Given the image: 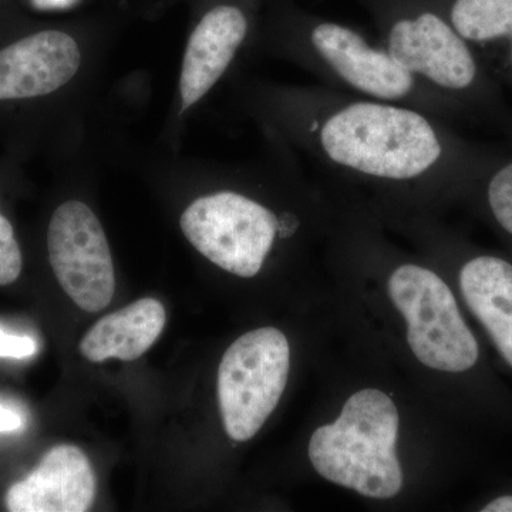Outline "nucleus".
Masks as SVG:
<instances>
[{"instance_id": "f257e3e1", "label": "nucleus", "mask_w": 512, "mask_h": 512, "mask_svg": "<svg viewBox=\"0 0 512 512\" xmlns=\"http://www.w3.org/2000/svg\"><path fill=\"white\" fill-rule=\"evenodd\" d=\"M284 107L286 127L313 165L376 187H473L504 151L416 107L326 86L295 90Z\"/></svg>"}, {"instance_id": "f03ea898", "label": "nucleus", "mask_w": 512, "mask_h": 512, "mask_svg": "<svg viewBox=\"0 0 512 512\" xmlns=\"http://www.w3.org/2000/svg\"><path fill=\"white\" fill-rule=\"evenodd\" d=\"M291 50L330 89L416 107L450 123L467 121L456 104L406 72L382 45H373L349 26L329 20L306 23Z\"/></svg>"}, {"instance_id": "7ed1b4c3", "label": "nucleus", "mask_w": 512, "mask_h": 512, "mask_svg": "<svg viewBox=\"0 0 512 512\" xmlns=\"http://www.w3.org/2000/svg\"><path fill=\"white\" fill-rule=\"evenodd\" d=\"M399 412L386 393L360 390L339 419L319 427L309 441V458L319 476L365 497L387 500L402 491L396 454Z\"/></svg>"}, {"instance_id": "20e7f679", "label": "nucleus", "mask_w": 512, "mask_h": 512, "mask_svg": "<svg viewBox=\"0 0 512 512\" xmlns=\"http://www.w3.org/2000/svg\"><path fill=\"white\" fill-rule=\"evenodd\" d=\"M237 191H220L192 202L180 225L192 247L229 274L254 278L276 238L285 237V214Z\"/></svg>"}, {"instance_id": "39448f33", "label": "nucleus", "mask_w": 512, "mask_h": 512, "mask_svg": "<svg viewBox=\"0 0 512 512\" xmlns=\"http://www.w3.org/2000/svg\"><path fill=\"white\" fill-rule=\"evenodd\" d=\"M389 295L406 319L410 349L424 366L458 373L476 365L477 340L436 272L416 264L397 266L389 278Z\"/></svg>"}, {"instance_id": "423d86ee", "label": "nucleus", "mask_w": 512, "mask_h": 512, "mask_svg": "<svg viewBox=\"0 0 512 512\" xmlns=\"http://www.w3.org/2000/svg\"><path fill=\"white\" fill-rule=\"evenodd\" d=\"M291 349L281 330L261 328L235 340L218 369V400L224 429L248 441L274 413L288 382Z\"/></svg>"}, {"instance_id": "0eeeda50", "label": "nucleus", "mask_w": 512, "mask_h": 512, "mask_svg": "<svg viewBox=\"0 0 512 512\" xmlns=\"http://www.w3.org/2000/svg\"><path fill=\"white\" fill-rule=\"evenodd\" d=\"M47 251L57 281L80 309L104 311L116 289L109 241L84 202L67 201L53 212Z\"/></svg>"}, {"instance_id": "6e6552de", "label": "nucleus", "mask_w": 512, "mask_h": 512, "mask_svg": "<svg viewBox=\"0 0 512 512\" xmlns=\"http://www.w3.org/2000/svg\"><path fill=\"white\" fill-rule=\"evenodd\" d=\"M82 55L72 36L45 30L0 49V101L35 99L66 86Z\"/></svg>"}, {"instance_id": "1a4fd4ad", "label": "nucleus", "mask_w": 512, "mask_h": 512, "mask_svg": "<svg viewBox=\"0 0 512 512\" xmlns=\"http://www.w3.org/2000/svg\"><path fill=\"white\" fill-rule=\"evenodd\" d=\"M96 490L89 458L79 447L63 444L9 488L6 507L10 512H84L92 508Z\"/></svg>"}, {"instance_id": "9d476101", "label": "nucleus", "mask_w": 512, "mask_h": 512, "mask_svg": "<svg viewBox=\"0 0 512 512\" xmlns=\"http://www.w3.org/2000/svg\"><path fill=\"white\" fill-rule=\"evenodd\" d=\"M247 16L237 6L211 9L198 23L188 42L180 92L183 110L194 106L224 76L247 39Z\"/></svg>"}, {"instance_id": "9b49d317", "label": "nucleus", "mask_w": 512, "mask_h": 512, "mask_svg": "<svg viewBox=\"0 0 512 512\" xmlns=\"http://www.w3.org/2000/svg\"><path fill=\"white\" fill-rule=\"evenodd\" d=\"M446 13L512 97V0H450Z\"/></svg>"}, {"instance_id": "f8f14e48", "label": "nucleus", "mask_w": 512, "mask_h": 512, "mask_svg": "<svg viewBox=\"0 0 512 512\" xmlns=\"http://www.w3.org/2000/svg\"><path fill=\"white\" fill-rule=\"evenodd\" d=\"M167 313L163 303L144 298L101 318L80 342V353L93 363L120 359L133 362L163 333Z\"/></svg>"}, {"instance_id": "ddd939ff", "label": "nucleus", "mask_w": 512, "mask_h": 512, "mask_svg": "<svg viewBox=\"0 0 512 512\" xmlns=\"http://www.w3.org/2000/svg\"><path fill=\"white\" fill-rule=\"evenodd\" d=\"M460 288L468 308L512 367V264L498 256H474L461 268Z\"/></svg>"}, {"instance_id": "4468645a", "label": "nucleus", "mask_w": 512, "mask_h": 512, "mask_svg": "<svg viewBox=\"0 0 512 512\" xmlns=\"http://www.w3.org/2000/svg\"><path fill=\"white\" fill-rule=\"evenodd\" d=\"M477 185L483 187L488 210L498 227L512 237V150H504Z\"/></svg>"}, {"instance_id": "2eb2a0df", "label": "nucleus", "mask_w": 512, "mask_h": 512, "mask_svg": "<svg viewBox=\"0 0 512 512\" xmlns=\"http://www.w3.org/2000/svg\"><path fill=\"white\" fill-rule=\"evenodd\" d=\"M22 252L12 224L0 214V286L13 284L22 272Z\"/></svg>"}, {"instance_id": "dca6fc26", "label": "nucleus", "mask_w": 512, "mask_h": 512, "mask_svg": "<svg viewBox=\"0 0 512 512\" xmlns=\"http://www.w3.org/2000/svg\"><path fill=\"white\" fill-rule=\"evenodd\" d=\"M37 342L32 336L18 335L0 328V357L2 359H26L35 356Z\"/></svg>"}, {"instance_id": "f3484780", "label": "nucleus", "mask_w": 512, "mask_h": 512, "mask_svg": "<svg viewBox=\"0 0 512 512\" xmlns=\"http://www.w3.org/2000/svg\"><path fill=\"white\" fill-rule=\"evenodd\" d=\"M25 424L22 414L13 407L0 403V433H12L22 429Z\"/></svg>"}, {"instance_id": "a211bd4d", "label": "nucleus", "mask_w": 512, "mask_h": 512, "mask_svg": "<svg viewBox=\"0 0 512 512\" xmlns=\"http://www.w3.org/2000/svg\"><path fill=\"white\" fill-rule=\"evenodd\" d=\"M79 0H32V5L39 10L69 9Z\"/></svg>"}, {"instance_id": "6ab92c4d", "label": "nucleus", "mask_w": 512, "mask_h": 512, "mask_svg": "<svg viewBox=\"0 0 512 512\" xmlns=\"http://www.w3.org/2000/svg\"><path fill=\"white\" fill-rule=\"evenodd\" d=\"M483 512H512V495L497 498L483 508Z\"/></svg>"}]
</instances>
